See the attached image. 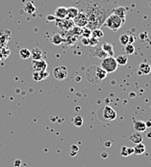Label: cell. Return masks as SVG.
I'll return each mask as SVG.
<instances>
[{
	"instance_id": "cell-1",
	"label": "cell",
	"mask_w": 151,
	"mask_h": 167,
	"mask_svg": "<svg viewBox=\"0 0 151 167\" xmlns=\"http://www.w3.org/2000/svg\"><path fill=\"white\" fill-rule=\"evenodd\" d=\"M106 4L105 0H80L77 2L79 11L84 12L89 19L87 28L93 30L104 23L108 13Z\"/></svg>"
},
{
	"instance_id": "cell-2",
	"label": "cell",
	"mask_w": 151,
	"mask_h": 167,
	"mask_svg": "<svg viewBox=\"0 0 151 167\" xmlns=\"http://www.w3.org/2000/svg\"><path fill=\"white\" fill-rule=\"evenodd\" d=\"M107 73H106L101 67L93 66V67H90L89 69L87 70L86 76H87V79L89 80L90 82L97 83L99 81L103 80L107 76Z\"/></svg>"
},
{
	"instance_id": "cell-3",
	"label": "cell",
	"mask_w": 151,
	"mask_h": 167,
	"mask_svg": "<svg viewBox=\"0 0 151 167\" xmlns=\"http://www.w3.org/2000/svg\"><path fill=\"white\" fill-rule=\"evenodd\" d=\"M98 118L102 122H111L117 118V112L109 105H105L98 111Z\"/></svg>"
},
{
	"instance_id": "cell-4",
	"label": "cell",
	"mask_w": 151,
	"mask_h": 167,
	"mask_svg": "<svg viewBox=\"0 0 151 167\" xmlns=\"http://www.w3.org/2000/svg\"><path fill=\"white\" fill-rule=\"evenodd\" d=\"M124 19H121L120 18H118V16H116L115 14H111L110 16H108L104 21V25L106 27L114 30V31H117L118 30L121 26L122 24L124 23Z\"/></svg>"
},
{
	"instance_id": "cell-5",
	"label": "cell",
	"mask_w": 151,
	"mask_h": 167,
	"mask_svg": "<svg viewBox=\"0 0 151 167\" xmlns=\"http://www.w3.org/2000/svg\"><path fill=\"white\" fill-rule=\"evenodd\" d=\"M118 63L116 58L113 56H108L101 60L100 67H101L106 73H114L118 69Z\"/></svg>"
},
{
	"instance_id": "cell-6",
	"label": "cell",
	"mask_w": 151,
	"mask_h": 167,
	"mask_svg": "<svg viewBox=\"0 0 151 167\" xmlns=\"http://www.w3.org/2000/svg\"><path fill=\"white\" fill-rule=\"evenodd\" d=\"M55 22H56V25L58 26L59 30H60L62 33H67V32H68V31L74 26L73 20H72V19H68V18L63 19H55Z\"/></svg>"
},
{
	"instance_id": "cell-7",
	"label": "cell",
	"mask_w": 151,
	"mask_h": 167,
	"mask_svg": "<svg viewBox=\"0 0 151 167\" xmlns=\"http://www.w3.org/2000/svg\"><path fill=\"white\" fill-rule=\"evenodd\" d=\"M73 22H74L75 26L83 28V27H87L88 22H89V19H88V17H87V15L85 14L84 12L79 11L76 18L73 19Z\"/></svg>"
},
{
	"instance_id": "cell-8",
	"label": "cell",
	"mask_w": 151,
	"mask_h": 167,
	"mask_svg": "<svg viewBox=\"0 0 151 167\" xmlns=\"http://www.w3.org/2000/svg\"><path fill=\"white\" fill-rule=\"evenodd\" d=\"M53 75L57 80H64L68 78V68L65 66H58L53 70Z\"/></svg>"
},
{
	"instance_id": "cell-9",
	"label": "cell",
	"mask_w": 151,
	"mask_h": 167,
	"mask_svg": "<svg viewBox=\"0 0 151 167\" xmlns=\"http://www.w3.org/2000/svg\"><path fill=\"white\" fill-rule=\"evenodd\" d=\"M32 69L34 72H42L47 70V63L45 60H33L32 62Z\"/></svg>"
},
{
	"instance_id": "cell-10",
	"label": "cell",
	"mask_w": 151,
	"mask_h": 167,
	"mask_svg": "<svg viewBox=\"0 0 151 167\" xmlns=\"http://www.w3.org/2000/svg\"><path fill=\"white\" fill-rule=\"evenodd\" d=\"M49 76V73L46 71H42V72H34L33 73V79L35 81H42L43 79H46Z\"/></svg>"
},
{
	"instance_id": "cell-11",
	"label": "cell",
	"mask_w": 151,
	"mask_h": 167,
	"mask_svg": "<svg viewBox=\"0 0 151 167\" xmlns=\"http://www.w3.org/2000/svg\"><path fill=\"white\" fill-rule=\"evenodd\" d=\"M54 17L56 19H66L67 18V8L63 7V6L56 8L55 13H54Z\"/></svg>"
},
{
	"instance_id": "cell-12",
	"label": "cell",
	"mask_w": 151,
	"mask_h": 167,
	"mask_svg": "<svg viewBox=\"0 0 151 167\" xmlns=\"http://www.w3.org/2000/svg\"><path fill=\"white\" fill-rule=\"evenodd\" d=\"M79 13V9L77 7H68L67 8V18L69 19H74Z\"/></svg>"
},
{
	"instance_id": "cell-13",
	"label": "cell",
	"mask_w": 151,
	"mask_h": 167,
	"mask_svg": "<svg viewBox=\"0 0 151 167\" xmlns=\"http://www.w3.org/2000/svg\"><path fill=\"white\" fill-rule=\"evenodd\" d=\"M146 125H145V122L143 121H136L135 124H134V130L137 132H144L146 131Z\"/></svg>"
},
{
	"instance_id": "cell-14",
	"label": "cell",
	"mask_w": 151,
	"mask_h": 167,
	"mask_svg": "<svg viewBox=\"0 0 151 167\" xmlns=\"http://www.w3.org/2000/svg\"><path fill=\"white\" fill-rule=\"evenodd\" d=\"M129 140L131 142H133L134 144H139V143H142L143 142V135L141 134V132H133L130 137H129Z\"/></svg>"
},
{
	"instance_id": "cell-15",
	"label": "cell",
	"mask_w": 151,
	"mask_h": 167,
	"mask_svg": "<svg viewBox=\"0 0 151 167\" xmlns=\"http://www.w3.org/2000/svg\"><path fill=\"white\" fill-rule=\"evenodd\" d=\"M113 14H115L116 16H118V18H120L121 19L125 20V15H126V9L122 6L117 7L114 9V12H113Z\"/></svg>"
},
{
	"instance_id": "cell-16",
	"label": "cell",
	"mask_w": 151,
	"mask_h": 167,
	"mask_svg": "<svg viewBox=\"0 0 151 167\" xmlns=\"http://www.w3.org/2000/svg\"><path fill=\"white\" fill-rule=\"evenodd\" d=\"M151 72V66L148 63H141L139 66V73L140 74H148Z\"/></svg>"
},
{
	"instance_id": "cell-17",
	"label": "cell",
	"mask_w": 151,
	"mask_h": 167,
	"mask_svg": "<svg viewBox=\"0 0 151 167\" xmlns=\"http://www.w3.org/2000/svg\"><path fill=\"white\" fill-rule=\"evenodd\" d=\"M31 57L33 60H40L43 58V51L39 47H35L31 50Z\"/></svg>"
},
{
	"instance_id": "cell-18",
	"label": "cell",
	"mask_w": 151,
	"mask_h": 167,
	"mask_svg": "<svg viewBox=\"0 0 151 167\" xmlns=\"http://www.w3.org/2000/svg\"><path fill=\"white\" fill-rule=\"evenodd\" d=\"M50 42H51L53 45L55 46H60L64 43V38H63L62 35L60 34H55L51 37V39H50Z\"/></svg>"
},
{
	"instance_id": "cell-19",
	"label": "cell",
	"mask_w": 151,
	"mask_h": 167,
	"mask_svg": "<svg viewBox=\"0 0 151 167\" xmlns=\"http://www.w3.org/2000/svg\"><path fill=\"white\" fill-rule=\"evenodd\" d=\"M101 48L105 51V52L109 55V56H114V47L111 44L108 43H104L101 46Z\"/></svg>"
},
{
	"instance_id": "cell-20",
	"label": "cell",
	"mask_w": 151,
	"mask_h": 167,
	"mask_svg": "<svg viewBox=\"0 0 151 167\" xmlns=\"http://www.w3.org/2000/svg\"><path fill=\"white\" fill-rule=\"evenodd\" d=\"M132 154H134V150L131 147L128 146H123L121 147V151H120V155L122 157H129Z\"/></svg>"
},
{
	"instance_id": "cell-21",
	"label": "cell",
	"mask_w": 151,
	"mask_h": 167,
	"mask_svg": "<svg viewBox=\"0 0 151 167\" xmlns=\"http://www.w3.org/2000/svg\"><path fill=\"white\" fill-rule=\"evenodd\" d=\"M133 150L135 155H143V153H145V146L143 143H139V144H136Z\"/></svg>"
},
{
	"instance_id": "cell-22",
	"label": "cell",
	"mask_w": 151,
	"mask_h": 167,
	"mask_svg": "<svg viewBox=\"0 0 151 167\" xmlns=\"http://www.w3.org/2000/svg\"><path fill=\"white\" fill-rule=\"evenodd\" d=\"M36 10H37V8L32 2H27L24 6V11L26 12L27 14H30V15L34 14V13L36 12Z\"/></svg>"
},
{
	"instance_id": "cell-23",
	"label": "cell",
	"mask_w": 151,
	"mask_h": 167,
	"mask_svg": "<svg viewBox=\"0 0 151 167\" xmlns=\"http://www.w3.org/2000/svg\"><path fill=\"white\" fill-rule=\"evenodd\" d=\"M116 60H117L118 65L124 66V65H126L127 62H128V57H127V55L121 54V55H118V56L116 58Z\"/></svg>"
},
{
	"instance_id": "cell-24",
	"label": "cell",
	"mask_w": 151,
	"mask_h": 167,
	"mask_svg": "<svg viewBox=\"0 0 151 167\" xmlns=\"http://www.w3.org/2000/svg\"><path fill=\"white\" fill-rule=\"evenodd\" d=\"M19 56L22 58V59H28L31 57V50H29L28 48H21L19 50Z\"/></svg>"
},
{
	"instance_id": "cell-25",
	"label": "cell",
	"mask_w": 151,
	"mask_h": 167,
	"mask_svg": "<svg viewBox=\"0 0 151 167\" xmlns=\"http://www.w3.org/2000/svg\"><path fill=\"white\" fill-rule=\"evenodd\" d=\"M94 54H95V56H97L98 58H100V59H104V58H106V57H108L109 55L105 52V51L101 48V47H99V48H97L96 50H95V52H94Z\"/></svg>"
},
{
	"instance_id": "cell-26",
	"label": "cell",
	"mask_w": 151,
	"mask_h": 167,
	"mask_svg": "<svg viewBox=\"0 0 151 167\" xmlns=\"http://www.w3.org/2000/svg\"><path fill=\"white\" fill-rule=\"evenodd\" d=\"M103 36H104V33L101 30H100L99 28L92 30V37H93V38H96V39H100V38H102Z\"/></svg>"
},
{
	"instance_id": "cell-27",
	"label": "cell",
	"mask_w": 151,
	"mask_h": 167,
	"mask_svg": "<svg viewBox=\"0 0 151 167\" xmlns=\"http://www.w3.org/2000/svg\"><path fill=\"white\" fill-rule=\"evenodd\" d=\"M124 46H125L124 50H125V53H126V54L131 55V54H133L135 52V46H134L133 44H128V45Z\"/></svg>"
},
{
	"instance_id": "cell-28",
	"label": "cell",
	"mask_w": 151,
	"mask_h": 167,
	"mask_svg": "<svg viewBox=\"0 0 151 167\" xmlns=\"http://www.w3.org/2000/svg\"><path fill=\"white\" fill-rule=\"evenodd\" d=\"M119 42L122 46H126L129 44V36L127 34H123L119 37Z\"/></svg>"
},
{
	"instance_id": "cell-29",
	"label": "cell",
	"mask_w": 151,
	"mask_h": 167,
	"mask_svg": "<svg viewBox=\"0 0 151 167\" xmlns=\"http://www.w3.org/2000/svg\"><path fill=\"white\" fill-rule=\"evenodd\" d=\"M72 123L75 127H81L83 125V118L81 116H75V118L72 120Z\"/></svg>"
},
{
	"instance_id": "cell-30",
	"label": "cell",
	"mask_w": 151,
	"mask_h": 167,
	"mask_svg": "<svg viewBox=\"0 0 151 167\" xmlns=\"http://www.w3.org/2000/svg\"><path fill=\"white\" fill-rule=\"evenodd\" d=\"M98 45V39L96 38H93V37H90L89 38V46H96Z\"/></svg>"
},
{
	"instance_id": "cell-31",
	"label": "cell",
	"mask_w": 151,
	"mask_h": 167,
	"mask_svg": "<svg viewBox=\"0 0 151 167\" xmlns=\"http://www.w3.org/2000/svg\"><path fill=\"white\" fill-rule=\"evenodd\" d=\"M82 35L85 38H90L92 36V30L89 29V28H87V29H85V30L82 31Z\"/></svg>"
},
{
	"instance_id": "cell-32",
	"label": "cell",
	"mask_w": 151,
	"mask_h": 167,
	"mask_svg": "<svg viewBox=\"0 0 151 167\" xmlns=\"http://www.w3.org/2000/svg\"><path fill=\"white\" fill-rule=\"evenodd\" d=\"M78 150H79V148H78L77 145H72V146H71V152H70L71 156H72V157L76 156V154H77Z\"/></svg>"
},
{
	"instance_id": "cell-33",
	"label": "cell",
	"mask_w": 151,
	"mask_h": 167,
	"mask_svg": "<svg viewBox=\"0 0 151 167\" xmlns=\"http://www.w3.org/2000/svg\"><path fill=\"white\" fill-rule=\"evenodd\" d=\"M82 44L86 45V46H89V38H85L83 37V39H82Z\"/></svg>"
},
{
	"instance_id": "cell-34",
	"label": "cell",
	"mask_w": 151,
	"mask_h": 167,
	"mask_svg": "<svg viewBox=\"0 0 151 167\" xmlns=\"http://www.w3.org/2000/svg\"><path fill=\"white\" fill-rule=\"evenodd\" d=\"M21 163H22V162H21V160L17 159V160L15 161V166H16V167H19V166L21 165Z\"/></svg>"
},
{
	"instance_id": "cell-35",
	"label": "cell",
	"mask_w": 151,
	"mask_h": 167,
	"mask_svg": "<svg viewBox=\"0 0 151 167\" xmlns=\"http://www.w3.org/2000/svg\"><path fill=\"white\" fill-rule=\"evenodd\" d=\"M56 19V18L54 17V16H48L47 17V20L49 21V20H55Z\"/></svg>"
},
{
	"instance_id": "cell-36",
	"label": "cell",
	"mask_w": 151,
	"mask_h": 167,
	"mask_svg": "<svg viewBox=\"0 0 151 167\" xmlns=\"http://www.w3.org/2000/svg\"><path fill=\"white\" fill-rule=\"evenodd\" d=\"M145 125H146V127H151V121L145 122Z\"/></svg>"
},
{
	"instance_id": "cell-37",
	"label": "cell",
	"mask_w": 151,
	"mask_h": 167,
	"mask_svg": "<svg viewBox=\"0 0 151 167\" xmlns=\"http://www.w3.org/2000/svg\"><path fill=\"white\" fill-rule=\"evenodd\" d=\"M102 158H107V153H102Z\"/></svg>"
}]
</instances>
